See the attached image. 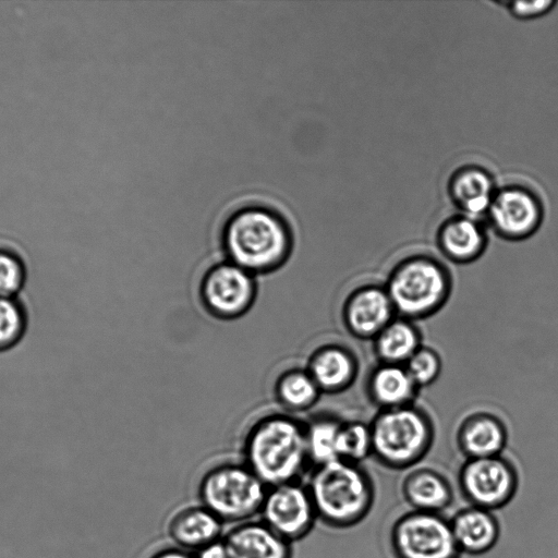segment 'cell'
I'll return each mask as SVG.
<instances>
[{"mask_svg": "<svg viewBox=\"0 0 558 558\" xmlns=\"http://www.w3.org/2000/svg\"><path fill=\"white\" fill-rule=\"evenodd\" d=\"M397 316L384 284L366 283L354 289L342 305L343 325L360 340H373Z\"/></svg>", "mask_w": 558, "mask_h": 558, "instance_id": "8fae6325", "label": "cell"}, {"mask_svg": "<svg viewBox=\"0 0 558 558\" xmlns=\"http://www.w3.org/2000/svg\"><path fill=\"white\" fill-rule=\"evenodd\" d=\"M255 292L254 275L229 260L210 268L201 284L205 307L225 319L244 314L252 305Z\"/></svg>", "mask_w": 558, "mask_h": 558, "instance_id": "30bf717a", "label": "cell"}, {"mask_svg": "<svg viewBox=\"0 0 558 558\" xmlns=\"http://www.w3.org/2000/svg\"><path fill=\"white\" fill-rule=\"evenodd\" d=\"M306 487L317 520L336 530L361 523L375 501L373 478L360 463L336 460L314 466Z\"/></svg>", "mask_w": 558, "mask_h": 558, "instance_id": "6da1fadb", "label": "cell"}, {"mask_svg": "<svg viewBox=\"0 0 558 558\" xmlns=\"http://www.w3.org/2000/svg\"><path fill=\"white\" fill-rule=\"evenodd\" d=\"M267 489L244 463L229 462L204 473L197 497L225 524L234 525L259 514Z\"/></svg>", "mask_w": 558, "mask_h": 558, "instance_id": "8992f818", "label": "cell"}, {"mask_svg": "<svg viewBox=\"0 0 558 558\" xmlns=\"http://www.w3.org/2000/svg\"><path fill=\"white\" fill-rule=\"evenodd\" d=\"M149 558H195V554L177 546H170L155 551Z\"/></svg>", "mask_w": 558, "mask_h": 558, "instance_id": "4dcf8cb0", "label": "cell"}, {"mask_svg": "<svg viewBox=\"0 0 558 558\" xmlns=\"http://www.w3.org/2000/svg\"><path fill=\"white\" fill-rule=\"evenodd\" d=\"M393 558H460L450 520L441 513L410 510L398 517L389 532Z\"/></svg>", "mask_w": 558, "mask_h": 558, "instance_id": "52a82bcc", "label": "cell"}, {"mask_svg": "<svg viewBox=\"0 0 558 558\" xmlns=\"http://www.w3.org/2000/svg\"><path fill=\"white\" fill-rule=\"evenodd\" d=\"M320 389L306 371L292 369L282 374L276 385L279 401L288 409L301 411L312 407Z\"/></svg>", "mask_w": 558, "mask_h": 558, "instance_id": "cb8c5ba5", "label": "cell"}, {"mask_svg": "<svg viewBox=\"0 0 558 558\" xmlns=\"http://www.w3.org/2000/svg\"><path fill=\"white\" fill-rule=\"evenodd\" d=\"M451 191L457 203L473 216L488 210L494 199L490 177L476 168L464 169L457 173Z\"/></svg>", "mask_w": 558, "mask_h": 558, "instance_id": "7402d4cb", "label": "cell"}, {"mask_svg": "<svg viewBox=\"0 0 558 558\" xmlns=\"http://www.w3.org/2000/svg\"><path fill=\"white\" fill-rule=\"evenodd\" d=\"M449 520L461 554L484 555L492 550L499 539L500 525L490 510L469 505L458 510Z\"/></svg>", "mask_w": 558, "mask_h": 558, "instance_id": "e0dca14e", "label": "cell"}, {"mask_svg": "<svg viewBox=\"0 0 558 558\" xmlns=\"http://www.w3.org/2000/svg\"><path fill=\"white\" fill-rule=\"evenodd\" d=\"M554 4L553 1L513 2L511 11L519 17H532L545 13Z\"/></svg>", "mask_w": 558, "mask_h": 558, "instance_id": "f1b7e54d", "label": "cell"}, {"mask_svg": "<svg viewBox=\"0 0 558 558\" xmlns=\"http://www.w3.org/2000/svg\"><path fill=\"white\" fill-rule=\"evenodd\" d=\"M372 457V433L369 423L359 421L343 423L338 438L339 460L360 463Z\"/></svg>", "mask_w": 558, "mask_h": 558, "instance_id": "d4e9b609", "label": "cell"}, {"mask_svg": "<svg viewBox=\"0 0 558 558\" xmlns=\"http://www.w3.org/2000/svg\"><path fill=\"white\" fill-rule=\"evenodd\" d=\"M223 534L225 523L201 504L179 509L167 523L173 546L191 553L222 539Z\"/></svg>", "mask_w": 558, "mask_h": 558, "instance_id": "9a60e30c", "label": "cell"}, {"mask_svg": "<svg viewBox=\"0 0 558 558\" xmlns=\"http://www.w3.org/2000/svg\"><path fill=\"white\" fill-rule=\"evenodd\" d=\"M195 558H229V555L222 539H220L196 551Z\"/></svg>", "mask_w": 558, "mask_h": 558, "instance_id": "f546056e", "label": "cell"}, {"mask_svg": "<svg viewBox=\"0 0 558 558\" xmlns=\"http://www.w3.org/2000/svg\"><path fill=\"white\" fill-rule=\"evenodd\" d=\"M229 558H292V544L259 520L232 525L222 536Z\"/></svg>", "mask_w": 558, "mask_h": 558, "instance_id": "5bb4252c", "label": "cell"}, {"mask_svg": "<svg viewBox=\"0 0 558 558\" xmlns=\"http://www.w3.org/2000/svg\"><path fill=\"white\" fill-rule=\"evenodd\" d=\"M409 375L418 389L434 384L440 376L442 361L439 353L422 344L404 364Z\"/></svg>", "mask_w": 558, "mask_h": 558, "instance_id": "4316f807", "label": "cell"}, {"mask_svg": "<svg viewBox=\"0 0 558 558\" xmlns=\"http://www.w3.org/2000/svg\"><path fill=\"white\" fill-rule=\"evenodd\" d=\"M400 490L411 510L441 513L454 498L450 481L441 472L428 468H412L403 476Z\"/></svg>", "mask_w": 558, "mask_h": 558, "instance_id": "2e32d148", "label": "cell"}, {"mask_svg": "<svg viewBox=\"0 0 558 558\" xmlns=\"http://www.w3.org/2000/svg\"><path fill=\"white\" fill-rule=\"evenodd\" d=\"M27 327L24 306L16 298H0V352L15 347Z\"/></svg>", "mask_w": 558, "mask_h": 558, "instance_id": "484cf974", "label": "cell"}, {"mask_svg": "<svg viewBox=\"0 0 558 558\" xmlns=\"http://www.w3.org/2000/svg\"><path fill=\"white\" fill-rule=\"evenodd\" d=\"M493 228L502 238L522 240L535 232L542 220V209L535 196L522 189L502 190L489 207Z\"/></svg>", "mask_w": 558, "mask_h": 558, "instance_id": "7c38bea8", "label": "cell"}, {"mask_svg": "<svg viewBox=\"0 0 558 558\" xmlns=\"http://www.w3.org/2000/svg\"><path fill=\"white\" fill-rule=\"evenodd\" d=\"M456 442L465 459L501 456L508 442V429L498 415L475 411L459 422Z\"/></svg>", "mask_w": 558, "mask_h": 558, "instance_id": "4fadbf2b", "label": "cell"}, {"mask_svg": "<svg viewBox=\"0 0 558 558\" xmlns=\"http://www.w3.org/2000/svg\"><path fill=\"white\" fill-rule=\"evenodd\" d=\"M398 316L416 322L438 313L452 292V275L437 258L417 254L398 262L384 283Z\"/></svg>", "mask_w": 558, "mask_h": 558, "instance_id": "277c9868", "label": "cell"}, {"mask_svg": "<svg viewBox=\"0 0 558 558\" xmlns=\"http://www.w3.org/2000/svg\"><path fill=\"white\" fill-rule=\"evenodd\" d=\"M307 372L320 391L340 392L354 383L359 373V363L349 349L329 344L314 353Z\"/></svg>", "mask_w": 558, "mask_h": 558, "instance_id": "d6986e66", "label": "cell"}, {"mask_svg": "<svg viewBox=\"0 0 558 558\" xmlns=\"http://www.w3.org/2000/svg\"><path fill=\"white\" fill-rule=\"evenodd\" d=\"M307 462L305 428L291 417H266L246 438L244 464L267 487L298 482Z\"/></svg>", "mask_w": 558, "mask_h": 558, "instance_id": "3957f363", "label": "cell"}, {"mask_svg": "<svg viewBox=\"0 0 558 558\" xmlns=\"http://www.w3.org/2000/svg\"><path fill=\"white\" fill-rule=\"evenodd\" d=\"M259 515L291 544L307 536L318 521L311 494L299 481L268 487Z\"/></svg>", "mask_w": 558, "mask_h": 558, "instance_id": "9c48e42d", "label": "cell"}, {"mask_svg": "<svg viewBox=\"0 0 558 558\" xmlns=\"http://www.w3.org/2000/svg\"><path fill=\"white\" fill-rule=\"evenodd\" d=\"M458 487L469 505L494 512L507 506L515 496L519 473L502 454L465 459L458 473Z\"/></svg>", "mask_w": 558, "mask_h": 558, "instance_id": "ba28073f", "label": "cell"}, {"mask_svg": "<svg viewBox=\"0 0 558 558\" xmlns=\"http://www.w3.org/2000/svg\"><path fill=\"white\" fill-rule=\"evenodd\" d=\"M222 242L229 262L253 275L278 268L292 244L283 218L262 206L235 211L225 225Z\"/></svg>", "mask_w": 558, "mask_h": 558, "instance_id": "7a4b0ae2", "label": "cell"}, {"mask_svg": "<svg viewBox=\"0 0 558 558\" xmlns=\"http://www.w3.org/2000/svg\"><path fill=\"white\" fill-rule=\"evenodd\" d=\"M487 244L483 228L471 218L447 221L437 235V245L450 262L465 265L478 259Z\"/></svg>", "mask_w": 558, "mask_h": 558, "instance_id": "ffe728a7", "label": "cell"}, {"mask_svg": "<svg viewBox=\"0 0 558 558\" xmlns=\"http://www.w3.org/2000/svg\"><path fill=\"white\" fill-rule=\"evenodd\" d=\"M422 344L415 322L398 315L372 340L378 363L397 365H404Z\"/></svg>", "mask_w": 558, "mask_h": 558, "instance_id": "44dd1931", "label": "cell"}, {"mask_svg": "<svg viewBox=\"0 0 558 558\" xmlns=\"http://www.w3.org/2000/svg\"><path fill=\"white\" fill-rule=\"evenodd\" d=\"M342 422L333 417H319L305 428L310 463L326 464L338 458V438Z\"/></svg>", "mask_w": 558, "mask_h": 558, "instance_id": "603a6c76", "label": "cell"}, {"mask_svg": "<svg viewBox=\"0 0 558 558\" xmlns=\"http://www.w3.org/2000/svg\"><path fill=\"white\" fill-rule=\"evenodd\" d=\"M365 390L378 410L414 404L418 387L404 365L378 363L367 375Z\"/></svg>", "mask_w": 558, "mask_h": 558, "instance_id": "ac0fdd59", "label": "cell"}, {"mask_svg": "<svg viewBox=\"0 0 558 558\" xmlns=\"http://www.w3.org/2000/svg\"><path fill=\"white\" fill-rule=\"evenodd\" d=\"M26 280V267L15 251L0 246V298H16Z\"/></svg>", "mask_w": 558, "mask_h": 558, "instance_id": "83f0119b", "label": "cell"}, {"mask_svg": "<svg viewBox=\"0 0 558 558\" xmlns=\"http://www.w3.org/2000/svg\"><path fill=\"white\" fill-rule=\"evenodd\" d=\"M372 457L390 470H410L421 462L435 439L429 414L416 404L378 410L369 422Z\"/></svg>", "mask_w": 558, "mask_h": 558, "instance_id": "5b68a950", "label": "cell"}]
</instances>
